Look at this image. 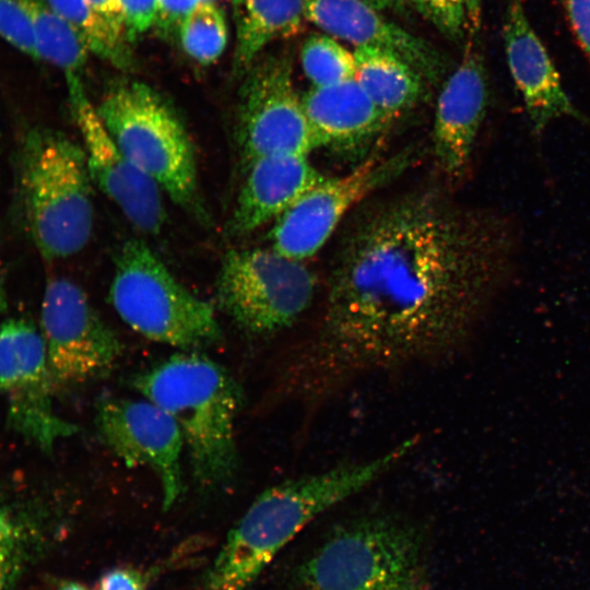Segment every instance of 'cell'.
Here are the masks:
<instances>
[{
	"label": "cell",
	"instance_id": "obj_4",
	"mask_svg": "<svg viewBox=\"0 0 590 590\" xmlns=\"http://www.w3.org/2000/svg\"><path fill=\"white\" fill-rule=\"evenodd\" d=\"M293 590H433L423 535L390 516L341 524L302 563Z\"/></svg>",
	"mask_w": 590,
	"mask_h": 590
},
{
	"label": "cell",
	"instance_id": "obj_22",
	"mask_svg": "<svg viewBox=\"0 0 590 590\" xmlns=\"http://www.w3.org/2000/svg\"><path fill=\"white\" fill-rule=\"evenodd\" d=\"M20 2L33 23L38 59L57 66L66 76L79 75L91 52L83 37L45 0Z\"/></svg>",
	"mask_w": 590,
	"mask_h": 590
},
{
	"label": "cell",
	"instance_id": "obj_36",
	"mask_svg": "<svg viewBox=\"0 0 590 590\" xmlns=\"http://www.w3.org/2000/svg\"><path fill=\"white\" fill-rule=\"evenodd\" d=\"M58 590H91L85 585L78 581H64L58 588Z\"/></svg>",
	"mask_w": 590,
	"mask_h": 590
},
{
	"label": "cell",
	"instance_id": "obj_23",
	"mask_svg": "<svg viewBox=\"0 0 590 590\" xmlns=\"http://www.w3.org/2000/svg\"><path fill=\"white\" fill-rule=\"evenodd\" d=\"M42 534L39 509L0 494V590H10Z\"/></svg>",
	"mask_w": 590,
	"mask_h": 590
},
{
	"label": "cell",
	"instance_id": "obj_28",
	"mask_svg": "<svg viewBox=\"0 0 590 590\" xmlns=\"http://www.w3.org/2000/svg\"><path fill=\"white\" fill-rule=\"evenodd\" d=\"M0 37L38 59L32 20L20 0H0Z\"/></svg>",
	"mask_w": 590,
	"mask_h": 590
},
{
	"label": "cell",
	"instance_id": "obj_6",
	"mask_svg": "<svg viewBox=\"0 0 590 590\" xmlns=\"http://www.w3.org/2000/svg\"><path fill=\"white\" fill-rule=\"evenodd\" d=\"M96 110L114 142L139 169L178 206L208 220L191 139L156 91L142 82H121L106 91Z\"/></svg>",
	"mask_w": 590,
	"mask_h": 590
},
{
	"label": "cell",
	"instance_id": "obj_15",
	"mask_svg": "<svg viewBox=\"0 0 590 590\" xmlns=\"http://www.w3.org/2000/svg\"><path fill=\"white\" fill-rule=\"evenodd\" d=\"M469 38L461 62L438 95L433 125V156L442 176L459 180L467 173L488 104L483 57Z\"/></svg>",
	"mask_w": 590,
	"mask_h": 590
},
{
	"label": "cell",
	"instance_id": "obj_7",
	"mask_svg": "<svg viewBox=\"0 0 590 590\" xmlns=\"http://www.w3.org/2000/svg\"><path fill=\"white\" fill-rule=\"evenodd\" d=\"M108 299L126 324L151 341L192 351L222 339L213 306L178 281L140 239L120 248Z\"/></svg>",
	"mask_w": 590,
	"mask_h": 590
},
{
	"label": "cell",
	"instance_id": "obj_19",
	"mask_svg": "<svg viewBox=\"0 0 590 590\" xmlns=\"http://www.w3.org/2000/svg\"><path fill=\"white\" fill-rule=\"evenodd\" d=\"M303 106L319 148L355 152L365 148L391 122L355 78L308 90Z\"/></svg>",
	"mask_w": 590,
	"mask_h": 590
},
{
	"label": "cell",
	"instance_id": "obj_29",
	"mask_svg": "<svg viewBox=\"0 0 590 590\" xmlns=\"http://www.w3.org/2000/svg\"><path fill=\"white\" fill-rule=\"evenodd\" d=\"M119 8L123 32L129 40L156 25L158 0H119Z\"/></svg>",
	"mask_w": 590,
	"mask_h": 590
},
{
	"label": "cell",
	"instance_id": "obj_13",
	"mask_svg": "<svg viewBox=\"0 0 590 590\" xmlns=\"http://www.w3.org/2000/svg\"><path fill=\"white\" fill-rule=\"evenodd\" d=\"M95 424L102 441L127 467H146L157 476L163 509L185 492L181 432L174 418L148 399L106 397L97 402Z\"/></svg>",
	"mask_w": 590,
	"mask_h": 590
},
{
	"label": "cell",
	"instance_id": "obj_31",
	"mask_svg": "<svg viewBox=\"0 0 590 590\" xmlns=\"http://www.w3.org/2000/svg\"><path fill=\"white\" fill-rule=\"evenodd\" d=\"M97 590H146V580L135 568L116 567L102 575Z\"/></svg>",
	"mask_w": 590,
	"mask_h": 590
},
{
	"label": "cell",
	"instance_id": "obj_1",
	"mask_svg": "<svg viewBox=\"0 0 590 590\" xmlns=\"http://www.w3.org/2000/svg\"><path fill=\"white\" fill-rule=\"evenodd\" d=\"M302 354L311 397L367 370L435 358L468 340L510 274L509 221L423 188L359 205Z\"/></svg>",
	"mask_w": 590,
	"mask_h": 590
},
{
	"label": "cell",
	"instance_id": "obj_35",
	"mask_svg": "<svg viewBox=\"0 0 590 590\" xmlns=\"http://www.w3.org/2000/svg\"><path fill=\"white\" fill-rule=\"evenodd\" d=\"M376 9L385 10V9H399L405 4L406 1L410 0H365Z\"/></svg>",
	"mask_w": 590,
	"mask_h": 590
},
{
	"label": "cell",
	"instance_id": "obj_21",
	"mask_svg": "<svg viewBox=\"0 0 590 590\" xmlns=\"http://www.w3.org/2000/svg\"><path fill=\"white\" fill-rule=\"evenodd\" d=\"M236 22L234 66L244 70L271 42L303 30L305 0H233Z\"/></svg>",
	"mask_w": 590,
	"mask_h": 590
},
{
	"label": "cell",
	"instance_id": "obj_14",
	"mask_svg": "<svg viewBox=\"0 0 590 590\" xmlns=\"http://www.w3.org/2000/svg\"><path fill=\"white\" fill-rule=\"evenodd\" d=\"M66 79L93 184L138 231L158 234L167 217L163 191L114 142L96 107L88 101L79 75Z\"/></svg>",
	"mask_w": 590,
	"mask_h": 590
},
{
	"label": "cell",
	"instance_id": "obj_33",
	"mask_svg": "<svg viewBox=\"0 0 590 590\" xmlns=\"http://www.w3.org/2000/svg\"><path fill=\"white\" fill-rule=\"evenodd\" d=\"M94 11L116 30L123 32L119 0H87ZM127 38V37H126Z\"/></svg>",
	"mask_w": 590,
	"mask_h": 590
},
{
	"label": "cell",
	"instance_id": "obj_18",
	"mask_svg": "<svg viewBox=\"0 0 590 590\" xmlns=\"http://www.w3.org/2000/svg\"><path fill=\"white\" fill-rule=\"evenodd\" d=\"M309 155H269L250 162L240 188L229 231L245 236L276 221L323 176Z\"/></svg>",
	"mask_w": 590,
	"mask_h": 590
},
{
	"label": "cell",
	"instance_id": "obj_26",
	"mask_svg": "<svg viewBox=\"0 0 590 590\" xmlns=\"http://www.w3.org/2000/svg\"><path fill=\"white\" fill-rule=\"evenodd\" d=\"M303 70L312 86L338 84L355 76V57L334 38L309 36L300 50Z\"/></svg>",
	"mask_w": 590,
	"mask_h": 590
},
{
	"label": "cell",
	"instance_id": "obj_30",
	"mask_svg": "<svg viewBox=\"0 0 590 590\" xmlns=\"http://www.w3.org/2000/svg\"><path fill=\"white\" fill-rule=\"evenodd\" d=\"M569 26L590 60V0H559Z\"/></svg>",
	"mask_w": 590,
	"mask_h": 590
},
{
	"label": "cell",
	"instance_id": "obj_24",
	"mask_svg": "<svg viewBox=\"0 0 590 590\" xmlns=\"http://www.w3.org/2000/svg\"><path fill=\"white\" fill-rule=\"evenodd\" d=\"M83 37L91 52L126 68L130 62L126 35L98 15L87 0H45Z\"/></svg>",
	"mask_w": 590,
	"mask_h": 590
},
{
	"label": "cell",
	"instance_id": "obj_16",
	"mask_svg": "<svg viewBox=\"0 0 590 590\" xmlns=\"http://www.w3.org/2000/svg\"><path fill=\"white\" fill-rule=\"evenodd\" d=\"M503 39L509 72L532 130L540 134L563 118L582 120V114L564 88L550 54L531 25L522 0H507Z\"/></svg>",
	"mask_w": 590,
	"mask_h": 590
},
{
	"label": "cell",
	"instance_id": "obj_8",
	"mask_svg": "<svg viewBox=\"0 0 590 590\" xmlns=\"http://www.w3.org/2000/svg\"><path fill=\"white\" fill-rule=\"evenodd\" d=\"M315 292V275L304 261L271 247L227 251L215 281L221 310L253 335L290 327L310 306Z\"/></svg>",
	"mask_w": 590,
	"mask_h": 590
},
{
	"label": "cell",
	"instance_id": "obj_9",
	"mask_svg": "<svg viewBox=\"0 0 590 590\" xmlns=\"http://www.w3.org/2000/svg\"><path fill=\"white\" fill-rule=\"evenodd\" d=\"M39 330L56 391L103 376L122 352L119 338L85 292L64 276L45 286Z\"/></svg>",
	"mask_w": 590,
	"mask_h": 590
},
{
	"label": "cell",
	"instance_id": "obj_17",
	"mask_svg": "<svg viewBox=\"0 0 590 590\" xmlns=\"http://www.w3.org/2000/svg\"><path fill=\"white\" fill-rule=\"evenodd\" d=\"M305 17L356 47H375L399 56L428 83H438L445 72L441 56L429 43L390 22L365 0H305Z\"/></svg>",
	"mask_w": 590,
	"mask_h": 590
},
{
	"label": "cell",
	"instance_id": "obj_10",
	"mask_svg": "<svg viewBox=\"0 0 590 590\" xmlns=\"http://www.w3.org/2000/svg\"><path fill=\"white\" fill-rule=\"evenodd\" d=\"M56 392L40 330L24 318L0 322V393L8 426L45 452L79 432L56 413Z\"/></svg>",
	"mask_w": 590,
	"mask_h": 590
},
{
	"label": "cell",
	"instance_id": "obj_2",
	"mask_svg": "<svg viewBox=\"0 0 590 590\" xmlns=\"http://www.w3.org/2000/svg\"><path fill=\"white\" fill-rule=\"evenodd\" d=\"M405 439L373 459L338 464L326 471L268 487L233 527L210 567L205 590H247L311 520L361 492L412 451Z\"/></svg>",
	"mask_w": 590,
	"mask_h": 590
},
{
	"label": "cell",
	"instance_id": "obj_11",
	"mask_svg": "<svg viewBox=\"0 0 590 590\" xmlns=\"http://www.w3.org/2000/svg\"><path fill=\"white\" fill-rule=\"evenodd\" d=\"M413 158V150L376 155L346 175L324 177L274 222L270 247L298 261L312 257L351 210L403 173Z\"/></svg>",
	"mask_w": 590,
	"mask_h": 590
},
{
	"label": "cell",
	"instance_id": "obj_27",
	"mask_svg": "<svg viewBox=\"0 0 590 590\" xmlns=\"http://www.w3.org/2000/svg\"><path fill=\"white\" fill-rule=\"evenodd\" d=\"M446 38L460 42L467 35L465 0H410Z\"/></svg>",
	"mask_w": 590,
	"mask_h": 590
},
{
	"label": "cell",
	"instance_id": "obj_32",
	"mask_svg": "<svg viewBox=\"0 0 590 590\" xmlns=\"http://www.w3.org/2000/svg\"><path fill=\"white\" fill-rule=\"evenodd\" d=\"M205 1L210 0H158L156 25L164 30L179 26L191 11Z\"/></svg>",
	"mask_w": 590,
	"mask_h": 590
},
{
	"label": "cell",
	"instance_id": "obj_12",
	"mask_svg": "<svg viewBox=\"0 0 590 590\" xmlns=\"http://www.w3.org/2000/svg\"><path fill=\"white\" fill-rule=\"evenodd\" d=\"M236 138L247 165L269 155H309L319 148L288 57H269L249 71L240 91Z\"/></svg>",
	"mask_w": 590,
	"mask_h": 590
},
{
	"label": "cell",
	"instance_id": "obj_3",
	"mask_svg": "<svg viewBox=\"0 0 590 590\" xmlns=\"http://www.w3.org/2000/svg\"><path fill=\"white\" fill-rule=\"evenodd\" d=\"M131 386L178 425L198 486H228L238 471L235 422L243 402L231 374L202 353L182 351L137 374Z\"/></svg>",
	"mask_w": 590,
	"mask_h": 590
},
{
	"label": "cell",
	"instance_id": "obj_5",
	"mask_svg": "<svg viewBox=\"0 0 590 590\" xmlns=\"http://www.w3.org/2000/svg\"><path fill=\"white\" fill-rule=\"evenodd\" d=\"M20 166L26 222L39 253L57 260L80 252L94 225L84 149L61 132L33 129L23 140Z\"/></svg>",
	"mask_w": 590,
	"mask_h": 590
},
{
	"label": "cell",
	"instance_id": "obj_34",
	"mask_svg": "<svg viewBox=\"0 0 590 590\" xmlns=\"http://www.w3.org/2000/svg\"><path fill=\"white\" fill-rule=\"evenodd\" d=\"M483 0H465L467 35L476 38L482 23Z\"/></svg>",
	"mask_w": 590,
	"mask_h": 590
},
{
	"label": "cell",
	"instance_id": "obj_20",
	"mask_svg": "<svg viewBox=\"0 0 590 590\" xmlns=\"http://www.w3.org/2000/svg\"><path fill=\"white\" fill-rule=\"evenodd\" d=\"M355 80L392 121L415 107L426 94V80L399 56L369 46L354 50Z\"/></svg>",
	"mask_w": 590,
	"mask_h": 590
},
{
	"label": "cell",
	"instance_id": "obj_25",
	"mask_svg": "<svg viewBox=\"0 0 590 590\" xmlns=\"http://www.w3.org/2000/svg\"><path fill=\"white\" fill-rule=\"evenodd\" d=\"M179 37L185 52L201 64L216 61L228 42V27L223 11L205 1L179 24Z\"/></svg>",
	"mask_w": 590,
	"mask_h": 590
}]
</instances>
